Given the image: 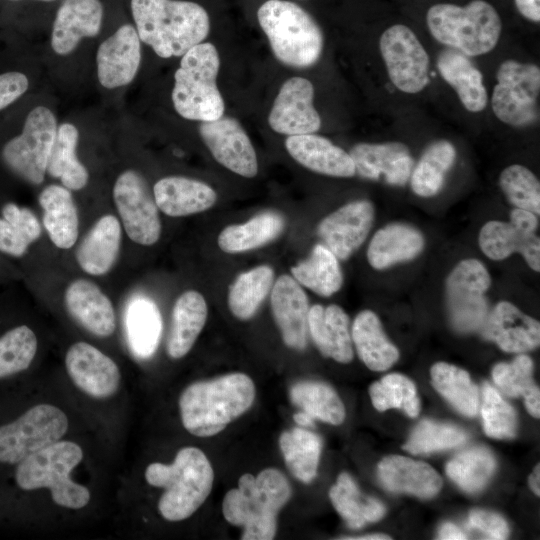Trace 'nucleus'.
<instances>
[{"instance_id": "obj_1", "label": "nucleus", "mask_w": 540, "mask_h": 540, "mask_svg": "<svg viewBox=\"0 0 540 540\" xmlns=\"http://www.w3.org/2000/svg\"><path fill=\"white\" fill-rule=\"evenodd\" d=\"M140 40L161 58L180 57L203 42L210 30L207 11L185 0H131Z\"/></svg>"}, {"instance_id": "obj_2", "label": "nucleus", "mask_w": 540, "mask_h": 540, "mask_svg": "<svg viewBox=\"0 0 540 540\" xmlns=\"http://www.w3.org/2000/svg\"><path fill=\"white\" fill-rule=\"evenodd\" d=\"M256 391L252 379L240 372L192 383L179 398L184 428L197 437H210L244 414Z\"/></svg>"}, {"instance_id": "obj_3", "label": "nucleus", "mask_w": 540, "mask_h": 540, "mask_svg": "<svg viewBox=\"0 0 540 540\" xmlns=\"http://www.w3.org/2000/svg\"><path fill=\"white\" fill-rule=\"evenodd\" d=\"M291 494L288 479L275 468L264 469L256 477L245 473L238 487L226 493L223 516L230 524L243 527L242 540H271L277 530V515Z\"/></svg>"}, {"instance_id": "obj_4", "label": "nucleus", "mask_w": 540, "mask_h": 540, "mask_svg": "<svg viewBox=\"0 0 540 540\" xmlns=\"http://www.w3.org/2000/svg\"><path fill=\"white\" fill-rule=\"evenodd\" d=\"M145 480L151 486L165 489L158 501V510L165 520L177 522L193 515L208 498L214 472L202 450L184 447L169 465L149 464Z\"/></svg>"}, {"instance_id": "obj_5", "label": "nucleus", "mask_w": 540, "mask_h": 540, "mask_svg": "<svg viewBox=\"0 0 540 540\" xmlns=\"http://www.w3.org/2000/svg\"><path fill=\"white\" fill-rule=\"evenodd\" d=\"M426 24L436 41L468 57L493 50L502 32L497 10L485 0H472L464 6L434 4L426 13Z\"/></svg>"}, {"instance_id": "obj_6", "label": "nucleus", "mask_w": 540, "mask_h": 540, "mask_svg": "<svg viewBox=\"0 0 540 540\" xmlns=\"http://www.w3.org/2000/svg\"><path fill=\"white\" fill-rule=\"evenodd\" d=\"M257 19L275 57L284 65L307 68L316 64L324 46L323 33L314 18L298 4L267 0Z\"/></svg>"}, {"instance_id": "obj_7", "label": "nucleus", "mask_w": 540, "mask_h": 540, "mask_svg": "<svg viewBox=\"0 0 540 540\" xmlns=\"http://www.w3.org/2000/svg\"><path fill=\"white\" fill-rule=\"evenodd\" d=\"M219 67L218 51L210 42H201L181 56L171 94L181 117L204 122L224 115V100L216 84Z\"/></svg>"}, {"instance_id": "obj_8", "label": "nucleus", "mask_w": 540, "mask_h": 540, "mask_svg": "<svg viewBox=\"0 0 540 540\" xmlns=\"http://www.w3.org/2000/svg\"><path fill=\"white\" fill-rule=\"evenodd\" d=\"M82 459L83 450L77 443L59 440L19 462L16 483L27 491L47 488L57 505L81 509L91 495L85 486L70 478V473Z\"/></svg>"}, {"instance_id": "obj_9", "label": "nucleus", "mask_w": 540, "mask_h": 540, "mask_svg": "<svg viewBox=\"0 0 540 540\" xmlns=\"http://www.w3.org/2000/svg\"><path fill=\"white\" fill-rule=\"evenodd\" d=\"M496 79L491 96L495 116L513 127L536 123L539 119V67L509 59L499 66Z\"/></svg>"}, {"instance_id": "obj_10", "label": "nucleus", "mask_w": 540, "mask_h": 540, "mask_svg": "<svg viewBox=\"0 0 540 540\" xmlns=\"http://www.w3.org/2000/svg\"><path fill=\"white\" fill-rule=\"evenodd\" d=\"M57 128L56 117L49 108L37 106L32 109L22 132L2 149L5 165L27 183L42 184Z\"/></svg>"}, {"instance_id": "obj_11", "label": "nucleus", "mask_w": 540, "mask_h": 540, "mask_svg": "<svg viewBox=\"0 0 540 540\" xmlns=\"http://www.w3.org/2000/svg\"><path fill=\"white\" fill-rule=\"evenodd\" d=\"M69 427L59 407L38 404L0 427V462L16 464L61 440Z\"/></svg>"}, {"instance_id": "obj_12", "label": "nucleus", "mask_w": 540, "mask_h": 540, "mask_svg": "<svg viewBox=\"0 0 540 540\" xmlns=\"http://www.w3.org/2000/svg\"><path fill=\"white\" fill-rule=\"evenodd\" d=\"M112 199L125 235L135 244L152 246L162 233L160 211L146 179L134 169L122 171L114 181Z\"/></svg>"}, {"instance_id": "obj_13", "label": "nucleus", "mask_w": 540, "mask_h": 540, "mask_svg": "<svg viewBox=\"0 0 540 540\" xmlns=\"http://www.w3.org/2000/svg\"><path fill=\"white\" fill-rule=\"evenodd\" d=\"M491 284L488 270L477 259H465L451 271L446 283L450 321L460 332L479 329L488 315L485 296Z\"/></svg>"}, {"instance_id": "obj_14", "label": "nucleus", "mask_w": 540, "mask_h": 540, "mask_svg": "<svg viewBox=\"0 0 540 540\" xmlns=\"http://www.w3.org/2000/svg\"><path fill=\"white\" fill-rule=\"evenodd\" d=\"M379 48L392 84L407 94L422 91L429 82V56L416 34L395 24L381 35Z\"/></svg>"}, {"instance_id": "obj_15", "label": "nucleus", "mask_w": 540, "mask_h": 540, "mask_svg": "<svg viewBox=\"0 0 540 540\" xmlns=\"http://www.w3.org/2000/svg\"><path fill=\"white\" fill-rule=\"evenodd\" d=\"M538 219L530 211L515 208L510 221H489L479 233V246L492 260H503L520 253L534 271H540V240L536 234Z\"/></svg>"}, {"instance_id": "obj_16", "label": "nucleus", "mask_w": 540, "mask_h": 540, "mask_svg": "<svg viewBox=\"0 0 540 540\" xmlns=\"http://www.w3.org/2000/svg\"><path fill=\"white\" fill-rule=\"evenodd\" d=\"M199 133L214 159L245 178L258 173V161L250 138L241 124L230 116L201 122Z\"/></svg>"}, {"instance_id": "obj_17", "label": "nucleus", "mask_w": 540, "mask_h": 540, "mask_svg": "<svg viewBox=\"0 0 540 540\" xmlns=\"http://www.w3.org/2000/svg\"><path fill=\"white\" fill-rule=\"evenodd\" d=\"M314 87L302 77H292L281 86L268 123L279 134L294 136L317 132L321 118L313 105Z\"/></svg>"}, {"instance_id": "obj_18", "label": "nucleus", "mask_w": 540, "mask_h": 540, "mask_svg": "<svg viewBox=\"0 0 540 540\" xmlns=\"http://www.w3.org/2000/svg\"><path fill=\"white\" fill-rule=\"evenodd\" d=\"M64 362L68 376L85 394L105 399L117 392L121 381L118 365L92 344L73 343L66 351Z\"/></svg>"}, {"instance_id": "obj_19", "label": "nucleus", "mask_w": 540, "mask_h": 540, "mask_svg": "<svg viewBox=\"0 0 540 540\" xmlns=\"http://www.w3.org/2000/svg\"><path fill=\"white\" fill-rule=\"evenodd\" d=\"M374 213L368 200L349 202L324 217L317 233L337 259L347 260L366 240Z\"/></svg>"}, {"instance_id": "obj_20", "label": "nucleus", "mask_w": 540, "mask_h": 540, "mask_svg": "<svg viewBox=\"0 0 540 540\" xmlns=\"http://www.w3.org/2000/svg\"><path fill=\"white\" fill-rule=\"evenodd\" d=\"M123 234L116 215L105 213L99 216L73 247L79 269L90 277L107 275L118 260Z\"/></svg>"}, {"instance_id": "obj_21", "label": "nucleus", "mask_w": 540, "mask_h": 540, "mask_svg": "<svg viewBox=\"0 0 540 540\" xmlns=\"http://www.w3.org/2000/svg\"><path fill=\"white\" fill-rule=\"evenodd\" d=\"M64 306L69 315L87 332L107 338L116 329V313L108 295L89 278H75L63 292Z\"/></svg>"}, {"instance_id": "obj_22", "label": "nucleus", "mask_w": 540, "mask_h": 540, "mask_svg": "<svg viewBox=\"0 0 540 540\" xmlns=\"http://www.w3.org/2000/svg\"><path fill=\"white\" fill-rule=\"evenodd\" d=\"M135 26L124 24L98 47L97 77L107 89L125 86L133 81L141 63V44Z\"/></svg>"}, {"instance_id": "obj_23", "label": "nucleus", "mask_w": 540, "mask_h": 540, "mask_svg": "<svg viewBox=\"0 0 540 540\" xmlns=\"http://www.w3.org/2000/svg\"><path fill=\"white\" fill-rule=\"evenodd\" d=\"M349 155L356 174L395 186L405 185L414 167L409 148L401 142L358 143Z\"/></svg>"}, {"instance_id": "obj_24", "label": "nucleus", "mask_w": 540, "mask_h": 540, "mask_svg": "<svg viewBox=\"0 0 540 540\" xmlns=\"http://www.w3.org/2000/svg\"><path fill=\"white\" fill-rule=\"evenodd\" d=\"M271 310L286 346L303 350L308 340V297L290 275H280L270 291Z\"/></svg>"}, {"instance_id": "obj_25", "label": "nucleus", "mask_w": 540, "mask_h": 540, "mask_svg": "<svg viewBox=\"0 0 540 540\" xmlns=\"http://www.w3.org/2000/svg\"><path fill=\"white\" fill-rule=\"evenodd\" d=\"M481 327L483 337L505 352H526L540 343L539 322L507 301L499 302Z\"/></svg>"}, {"instance_id": "obj_26", "label": "nucleus", "mask_w": 540, "mask_h": 540, "mask_svg": "<svg viewBox=\"0 0 540 540\" xmlns=\"http://www.w3.org/2000/svg\"><path fill=\"white\" fill-rule=\"evenodd\" d=\"M102 19L100 0H63L52 26V49L58 55L70 54L81 39L98 35Z\"/></svg>"}, {"instance_id": "obj_27", "label": "nucleus", "mask_w": 540, "mask_h": 540, "mask_svg": "<svg viewBox=\"0 0 540 540\" xmlns=\"http://www.w3.org/2000/svg\"><path fill=\"white\" fill-rule=\"evenodd\" d=\"M41 224L53 246L72 249L79 239L78 208L71 190L61 184H49L38 195Z\"/></svg>"}, {"instance_id": "obj_28", "label": "nucleus", "mask_w": 540, "mask_h": 540, "mask_svg": "<svg viewBox=\"0 0 540 540\" xmlns=\"http://www.w3.org/2000/svg\"><path fill=\"white\" fill-rule=\"evenodd\" d=\"M152 193L160 213L172 218L204 212L217 201V194L210 185L177 175L156 181Z\"/></svg>"}, {"instance_id": "obj_29", "label": "nucleus", "mask_w": 540, "mask_h": 540, "mask_svg": "<svg viewBox=\"0 0 540 540\" xmlns=\"http://www.w3.org/2000/svg\"><path fill=\"white\" fill-rule=\"evenodd\" d=\"M285 147L295 161L313 172L340 178L356 174L349 153L323 136L315 133L288 136Z\"/></svg>"}, {"instance_id": "obj_30", "label": "nucleus", "mask_w": 540, "mask_h": 540, "mask_svg": "<svg viewBox=\"0 0 540 540\" xmlns=\"http://www.w3.org/2000/svg\"><path fill=\"white\" fill-rule=\"evenodd\" d=\"M308 334L323 356L339 363H349L353 359L349 317L340 306H311L308 312Z\"/></svg>"}, {"instance_id": "obj_31", "label": "nucleus", "mask_w": 540, "mask_h": 540, "mask_svg": "<svg viewBox=\"0 0 540 540\" xmlns=\"http://www.w3.org/2000/svg\"><path fill=\"white\" fill-rule=\"evenodd\" d=\"M377 471L383 486L396 493L430 498L442 487L441 477L430 465L404 456L391 455L383 458Z\"/></svg>"}, {"instance_id": "obj_32", "label": "nucleus", "mask_w": 540, "mask_h": 540, "mask_svg": "<svg viewBox=\"0 0 540 540\" xmlns=\"http://www.w3.org/2000/svg\"><path fill=\"white\" fill-rule=\"evenodd\" d=\"M208 307L204 296L186 290L176 299L167 338V353L172 359L183 358L192 349L207 320Z\"/></svg>"}, {"instance_id": "obj_33", "label": "nucleus", "mask_w": 540, "mask_h": 540, "mask_svg": "<svg viewBox=\"0 0 540 540\" xmlns=\"http://www.w3.org/2000/svg\"><path fill=\"white\" fill-rule=\"evenodd\" d=\"M437 68L468 111L478 113L486 108L488 95L482 73L468 56L451 48L444 49L437 57Z\"/></svg>"}, {"instance_id": "obj_34", "label": "nucleus", "mask_w": 540, "mask_h": 540, "mask_svg": "<svg viewBox=\"0 0 540 540\" xmlns=\"http://www.w3.org/2000/svg\"><path fill=\"white\" fill-rule=\"evenodd\" d=\"M424 244V237L418 229L403 223H391L374 234L367 249V259L373 268L382 270L415 258Z\"/></svg>"}, {"instance_id": "obj_35", "label": "nucleus", "mask_w": 540, "mask_h": 540, "mask_svg": "<svg viewBox=\"0 0 540 540\" xmlns=\"http://www.w3.org/2000/svg\"><path fill=\"white\" fill-rule=\"evenodd\" d=\"M351 339L358 356L373 371L390 368L399 358L398 349L385 335L381 322L371 310H364L355 317Z\"/></svg>"}, {"instance_id": "obj_36", "label": "nucleus", "mask_w": 540, "mask_h": 540, "mask_svg": "<svg viewBox=\"0 0 540 540\" xmlns=\"http://www.w3.org/2000/svg\"><path fill=\"white\" fill-rule=\"evenodd\" d=\"M285 227L283 216L275 211L258 213L241 224L223 228L217 244L228 254L242 253L259 248L278 237Z\"/></svg>"}, {"instance_id": "obj_37", "label": "nucleus", "mask_w": 540, "mask_h": 540, "mask_svg": "<svg viewBox=\"0 0 540 540\" xmlns=\"http://www.w3.org/2000/svg\"><path fill=\"white\" fill-rule=\"evenodd\" d=\"M78 138L73 124L58 126L46 169V174L72 192L84 189L89 182V172L77 157Z\"/></svg>"}, {"instance_id": "obj_38", "label": "nucleus", "mask_w": 540, "mask_h": 540, "mask_svg": "<svg viewBox=\"0 0 540 540\" xmlns=\"http://www.w3.org/2000/svg\"><path fill=\"white\" fill-rule=\"evenodd\" d=\"M290 271L300 285L323 297L333 295L343 284L337 257L322 244H316L309 257L292 266Z\"/></svg>"}, {"instance_id": "obj_39", "label": "nucleus", "mask_w": 540, "mask_h": 540, "mask_svg": "<svg viewBox=\"0 0 540 540\" xmlns=\"http://www.w3.org/2000/svg\"><path fill=\"white\" fill-rule=\"evenodd\" d=\"M274 281V270L266 264L239 274L228 290L227 303L231 313L239 320L252 318L271 291Z\"/></svg>"}, {"instance_id": "obj_40", "label": "nucleus", "mask_w": 540, "mask_h": 540, "mask_svg": "<svg viewBox=\"0 0 540 540\" xmlns=\"http://www.w3.org/2000/svg\"><path fill=\"white\" fill-rule=\"evenodd\" d=\"M330 500L351 528L378 521L385 514V507L377 499L363 495L352 477L342 472L329 491Z\"/></svg>"}, {"instance_id": "obj_41", "label": "nucleus", "mask_w": 540, "mask_h": 540, "mask_svg": "<svg viewBox=\"0 0 540 540\" xmlns=\"http://www.w3.org/2000/svg\"><path fill=\"white\" fill-rule=\"evenodd\" d=\"M456 155L454 145L447 140L431 143L413 167L410 176L413 192L420 197L436 195L441 190Z\"/></svg>"}, {"instance_id": "obj_42", "label": "nucleus", "mask_w": 540, "mask_h": 540, "mask_svg": "<svg viewBox=\"0 0 540 540\" xmlns=\"http://www.w3.org/2000/svg\"><path fill=\"white\" fill-rule=\"evenodd\" d=\"M279 446L291 473L304 483L311 482L317 474L322 448L320 437L308 430L293 428L280 435Z\"/></svg>"}, {"instance_id": "obj_43", "label": "nucleus", "mask_w": 540, "mask_h": 540, "mask_svg": "<svg viewBox=\"0 0 540 540\" xmlns=\"http://www.w3.org/2000/svg\"><path fill=\"white\" fill-rule=\"evenodd\" d=\"M434 388L461 414L473 417L479 408V392L469 374L454 365L438 362L431 368Z\"/></svg>"}, {"instance_id": "obj_44", "label": "nucleus", "mask_w": 540, "mask_h": 540, "mask_svg": "<svg viewBox=\"0 0 540 540\" xmlns=\"http://www.w3.org/2000/svg\"><path fill=\"white\" fill-rule=\"evenodd\" d=\"M492 377L496 386L510 397L522 396L527 411L540 415V391L533 380V362L527 355L517 356L511 363L494 366Z\"/></svg>"}, {"instance_id": "obj_45", "label": "nucleus", "mask_w": 540, "mask_h": 540, "mask_svg": "<svg viewBox=\"0 0 540 540\" xmlns=\"http://www.w3.org/2000/svg\"><path fill=\"white\" fill-rule=\"evenodd\" d=\"M292 402L314 419L333 425L345 419V407L335 390L319 381H301L290 390Z\"/></svg>"}, {"instance_id": "obj_46", "label": "nucleus", "mask_w": 540, "mask_h": 540, "mask_svg": "<svg viewBox=\"0 0 540 540\" xmlns=\"http://www.w3.org/2000/svg\"><path fill=\"white\" fill-rule=\"evenodd\" d=\"M495 467L494 456L489 450L473 447L451 459L447 463L446 473L461 489L476 493L487 484Z\"/></svg>"}, {"instance_id": "obj_47", "label": "nucleus", "mask_w": 540, "mask_h": 540, "mask_svg": "<svg viewBox=\"0 0 540 540\" xmlns=\"http://www.w3.org/2000/svg\"><path fill=\"white\" fill-rule=\"evenodd\" d=\"M373 406L378 411L390 408L402 409L408 416L415 417L420 411V401L414 383L398 373L388 374L369 387Z\"/></svg>"}, {"instance_id": "obj_48", "label": "nucleus", "mask_w": 540, "mask_h": 540, "mask_svg": "<svg viewBox=\"0 0 540 540\" xmlns=\"http://www.w3.org/2000/svg\"><path fill=\"white\" fill-rule=\"evenodd\" d=\"M37 349V336L27 325H20L5 332L0 336V378L26 370Z\"/></svg>"}, {"instance_id": "obj_49", "label": "nucleus", "mask_w": 540, "mask_h": 540, "mask_svg": "<svg viewBox=\"0 0 540 540\" xmlns=\"http://www.w3.org/2000/svg\"><path fill=\"white\" fill-rule=\"evenodd\" d=\"M499 184L516 208L540 213V183L535 174L520 164L506 167L500 174Z\"/></svg>"}, {"instance_id": "obj_50", "label": "nucleus", "mask_w": 540, "mask_h": 540, "mask_svg": "<svg viewBox=\"0 0 540 540\" xmlns=\"http://www.w3.org/2000/svg\"><path fill=\"white\" fill-rule=\"evenodd\" d=\"M466 438L456 426L426 419L414 428L403 447L411 454H425L459 446Z\"/></svg>"}, {"instance_id": "obj_51", "label": "nucleus", "mask_w": 540, "mask_h": 540, "mask_svg": "<svg viewBox=\"0 0 540 540\" xmlns=\"http://www.w3.org/2000/svg\"><path fill=\"white\" fill-rule=\"evenodd\" d=\"M481 415L487 436L496 439L515 436L517 418L514 409L488 383L482 389Z\"/></svg>"}, {"instance_id": "obj_52", "label": "nucleus", "mask_w": 540, "mask_h": 540, "mask_svg": "<svg viewBox=\"0 0 540 540\" xmlns=\"http://www.w3.org/2000/svg\"><path fill=\"white\" fill-rule=\"evenodd\" d=\"M129 336L134 350L143 357L151 355L161 330L160 315L154 304L138 302L129 315Z\"/></svg>"}, {"instance_id": "obj_53", "label": "nucleus", "mask_w": 540, "mask_h": 540, "mask_svg": "<svg viewBox=\"0 0 540 540\" xmlns=\"http://www.w3.org/2000/svg\"><path fill=\"white\" fill-rule=\"evenodd\" d=\"M1 217L9 222L31 245L37 242L44 232L40 219L27 207H20L13 202L2 206Z\"/></svg>"}, {"instance_id": "obj_54", "label": "nucleus", "mask_w": 540, "mask_h": 540, "mask_svg": "<svg viewBox=\"0 0 540 540\" xmlns=\"http://www.w3.org/2000/svg\"><path fill=\"white\" fill-rule=\"evenodd\" d=\"M469 525L488 539H506L509 534L506 521L500 515L486 510H472L469 514Z\"/></svg>"}, {"instance_id": "obj_55", "label": "nucleus", "mask_w": 540, "mask_h": 540, "mask_svg": "<svg viewBox=\"0 0 540 540\" xmlns=\"http://www.w3.org/2000/svg\"><path fill=\"white\" fill-rule=\"evenodd\" d=\"M28 87L29 80L21 72L9 71L0 74V110L21 97Z\"/></svg>"}, {"instance_id": "obj_56", "label": "nucleus", "mask_w": 540, "mask_h": 540, "mask_svg": "<svg viewBox=\"0 0 540 540\" xmlns=\"http://www.w3.org/2000/svg\"><path fill=\"white\" fill-rule=\"evenodd\" d=\"M30 244L4 218L0 217V252L14 258L25 256Z\"/></svg>"}, {"instance_id": "obj_57", "label": "nucleus", "mask_w": 540, "mask_h": 540, "mask_svg": "<svg viewBox=\"0 0 540 540\" xmlns=\"http://www.w3.org/2000/svg\"><path fill=\"white\" fill-rule=\"evenodd\" d=\"M518 12L527 20L540 22V0H514Z\"/></svg>"}, {"instance_id": "obj_58", "label": "nucleus", "mask_w": 540, "mask_h": 540, "mask_svg": "<svg viewBox=\"0 0 540 540\" xmlns=\"http://www.w3.org/2000/svg\"><path fill=\"white\" fill-rule=\"evenodd\" d=\"M438 538L442 540H463L467 537L456 525L445 523L439 530Z\"/></svg>"}, {"instance_id": "obj_59", "label": "nucleus", "mask_w": 540, "mask_h": 540, "mask_svg": "<svg viewBox=\"0 0 540 540\" xmlns=\"http://www.w3.org/2000/svg\"><path fill=\"white\" fill-rule=\"evenodd\" d=\"M529 485L536 495H540V465L537 464L529 476Z\"/></svg>"}, {"instance_id": "obj_60", "label": "nucleus", "mask_w": 540, "mask_h": 540, "mask_svg": "<svg viewBox=\"0 0 540 540\" xmlns=\"http://www.w3.org/2000/svg\"><path fill=\"white\" fill-rule=\"evenodd\" d=\"M293 419L301 426H312L314 424V418L305 411L294 414Z\"/></svg>"}, {"instance_id": "obj_61", "label": "nucleus", "mask_w": 540, "mask_h": 540, "mask_svg": "<svg viewBox=\"0 0 540 540\" xmlns=\"http://www.w3.org/2000/svg\"><path fill=\"white\" fill-rule=\"evenodd\" d=\"M345 540H389L391 537L384 534H371L358 537H343Z\"/></svg>"}, {"instance_id": "obj_62", "label": "nucleus", "mask_w": 540, "mask_h": 540, "mask_svg": "<svg viewBox=\"0 0 540 540\" xmlns=\"http://www.w3.org/2000/svg\"><path fill=\"white\" fill-rule=\"evenodd\" d=\"M10 1H20V0H10ZM35 1L52 2V1H55V0H35Z\"/></svg>"}]
</instances>
